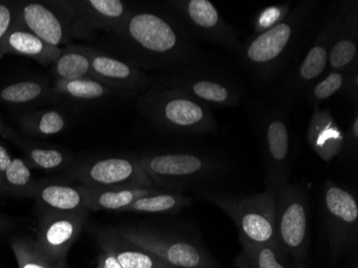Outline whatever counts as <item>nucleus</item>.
I'll use <instances>...</instances> for the list:
<instances>
[{
	"mask_svg": "<svg viewBox=\"0 0 358 268\" xmlns=\"http://www.w3.org/2000/svg\"><path fill=\"white\" fill-rule=\"evenodd\" d=\"M110 36L113 54L148 73L188 71L204 57L196 39L164 3H131L124 23Z\"/></svg>",
	"mask_w": 358,
	"mask_h": 268,
	"instance_id": "1",
	"label": "nucleus"
},
{
	"mask_svg": "<svg viewBox=\"0 0 358 268\" xmlns=\"http://www.w3.org/2000/svg\"><path fill=\"white\" fill-rule=\"evenodd\" d=\"M322 17L320 1L301 0L293 5L285 21L239 43L235 54L249 73L271 82L280 78L310 45V38L317 34Z\"/></svg>",
	"mask_w": 358,
	"mask_h": 268,
	"instance_id": "2",
	"label": "nucleus"
},
{
	"mask_svg": "<svg viewBox=\"0 0 358 268\" xmlns=\"http://www.w3.org/2000/svg\"><path fill=\"white\" fill-rule=\"evenodd\" d=\"M138 110L161 130L180 136L217 131L210 106L175 88L152 87L138 97Z\"/></svg>",
	"mask_w": 358,
	"mask_h": 268,
	"instance_id": "3",
	"label": "nucleus"
},
{
	"mask_svg": "<svg viewBox=\"0 0 358 268\" xmlns=\"http://www.w3.org/2000/svg\"><path fill=\"white\" fill-rule=\"evenodd\" d=\"M209 201L222 209L238 229L241 246H271L282 253L275 231V190L266 186L253 197H227L208 193Z\"/></svg>",
	"mask_w": 358,
	"mask_h": 268,
	"instance_id": "4",
	"label": "nucleus"
},
{
	"mask_svg": "<svg viewBox=\"0 0 358 268\" xmlns=\"http://www.w3.org/2000/svg\"><path fill=\"white\" fill-rule=\"evenodd\" d=\"M251 120L259 139L266 170V186L278 189L287 183L292 164V138L283 108L255 104Z\"/></svg>",
	"mask_w": 358,
	"mask_h": 268,
	"instance_id": "5",
	"label": "nucleus"
},
{
	"mask_svg": "<svg viewBox=\"0 0 358 268\" xmlns=\"http://www.w3.org/2000/svg\"><path fill=\"white\" fill-rule=\"evenodd\" d=\"M275 231L283 255L301 258L310 241V205L303 185L285 183L275 189Z\"/></svg>",
	"mask_w": 358,
	"mask_h": 268,
	"instance_id": "6",
	"label": "nucleus"
},
{
	"mask_svg": "<svg viewBox=\"0 0 358 268\" xmlns=\"http://www.w3.org/2000/svg\"><path fill=\"white\" fill-rule=\"evenodd\" d=\"M338 22L339 10L336 1L329 6V11L323 13L317 34L301 64L287 74L282 83L279 94L285 104L295 101L327 72Z\"/></svg>",
	"mask_w": 358,
	"mask_h": 268,
	"instance_id": "7",
	"label": "nucleus"
},
{
	"mask_svg": "<svg viewBox=\"0 0 358 268\" xmlns=\"http://www.w3.org/2000/svg\"><path fill=\"white\" fill-rule=\"evenodd\" d=\"M64 175L94 188H152L148 175L132 157H106L72 164Z\"/></svg>",
	"mask_w": 358,
	"mask_h": 268,
	"instance_id": "8",
	"label": "nucleus"
},
{
	"mask_svg": "<svg viewBox=\"0 0 358 268\" xmlns=\"http://www.w3.org/2000/svg\"><path fill=\"white\" fill-rule=\"evenodd\" d=\"M323 220L334 255L345 253L357 246L358 202L352 191L327 181L322 195Z\"/></svg>",
	"mask_w": 358,
	"mask_h": 268,
	"instance_id": "9",
	"label": "nucleus"
},
{
	"mask_svg": "<svg viewBox=\"0 0 358 268\" xmlns=\"http://www.w3.org/2000/svg\"><path fill=\"white\" fill-rule=\"evenodd\" d=\"M138 163L155 187L182 188L216 172L215 161L189 153H164L138 157Z\"/></svg>",
	"mask_w": 358,
	"mask_h": 268,
	"instance_id": "10",
	"label": "nucleus"
},
{
	"mask_svg": "<svg viewBox=\"0 0 358 268\" xmlns=\"http://www.w3.org/2000/svg\"><path fill=\"white\" fill-rule=\"evenodd\" d=\"M154 87L182 90L210 108H235L243 94L241 86L229 76L199 71L196 68L158 78Z\"/></svg>",
	"mask_w": 358,
	"mask_h": 268,
	"instance_id": "11",
	"label": "nucleus"
},
{
	"mask_svg": "<svg viewBox=\"0 0 358 268\" xmlns=\"http://www.w3.org/2000/svg\"><path fill=\"white\" fill-rule=\"evenodd\" d=\"M116 233L122 239L170 264L175 268H208L210 260L195 244L180 237L160 232L138 227H117Z\"/></svg>",
	"mask_w": 358,
	"mask_h": 268,
	"instance_id": "12",
	"label": "nucleus"
},
{
	"mask_svg": "<svg viewBox=\"0 0 358 268\" xmlns=\"http://www.w3.org/2000/svg\"><path fill=\"white\" fill-rule=\"evenodd\" d=\"M195 39L206 40L234 51L239 39L232 26L209 0H171L164 1Z\"/></svg>",
	"mask_w": 358,
	"mask_h": 268,
	"instance_id": "13",
	"label": "nucleus"
},
{
	"mask_svg": "<svg viewBox=\"0 0 358 268\" xmlns=\"http://www.w3.org/2000/svg\"><path fill=\"white\" fill-rule=\"evenodd\" d=\"M36 243L56 268H66L68 253L83 229L88 211H38Z\"/></svg>",
	"mask_w": 358,
	"mask_h": 268,
	"instance_id": "14",
	"label": "nucleus"
},
{
	"mask_svg": "<svg viewBox=\"0 0 358 268\" xmlns=\"http://www.w3.org/2000/svg\"><path fill=\"white\" fill-rule=\"evenodd\" d=\"M72 19L74 39H92L102 30L113 35L124 23L131 3L122 0H62Z\"/></svg>",
	"mask_w": 358,
	"mask_h": 268,
	"instance_id": "15",
	"label": "nucleus"
},
{
	"mask_svg": "<svg viewBox=\"0 0 358 268\" xmlns=\"http://www.w3.org/2000/svg\"><path fill=\"white\" fill-rule=\"evenodd\" d=\"M90 54V76L117 92L120 97L138 98L156 84L157 76L138 69L115 54L92 46Z\"/></svg>",
	"mask_w": 358,
	"mask_h": 268,
	"instance_id": "16",
	"label": "nucleus"
},
{
	"mask_svg": "<svg viewBox=\"0 0 358 268\" xmlns=\"http://www.w3.org/2000/svg\"><path fill=\"white\" fill-rule=\"evenodd\" d=\"M19 22L50 45L60 48L74 39L72 19L62 1H20Z\"/></svg>",
	"mask_w": 358,
	"mask_h": 268,
	"instance_id": "17",
	"label": "nucleus"
},
{
	"mask_svg": "<svg viewBox=\"0 0 358 268\" xmlns=\"http://www.w3.org/2000/svg\"><path fill=\"white\" fill-rule=\"evenodd\" d=\"M339 22L325 74L348 71L358 64V1H337Z\"/></svg>",
	"mask_w": 358,
	"mask_h": 268,
	"instance_id": "18",
	"label": "nucleus"
},
{
	"mask_svg": "<svg viewBox=\"0 0 358 268\" xmlns=\"http://www.w3.org/2000/svg\"><path fill=\"white\" fill-rule=\"evenodd\" d=\"M307 141L313 152L325 162H331L343 153L345 132L329 108H313V115L308 125Z\"/></svg>",
	"mask_w": 358,
	"mask_h": 268,
	"instance_id": "19",
	"label": "nucleus"
},
{
	"mask_svg": "<svg viewBox=\"0 0 358 268\" xmlns=\"http://www.w3.org/2000/svg\"><path fill=\"white\" fill-rule=\"evenodd\" d=\"M36 201L38 211L57 213H84L85 199L80 188L59 179L41 178L36 181Z\"/></svg>",
	"mask_w": 358,
	"mask_h": 268,
	"instance_id": "20",
	"label": "nucleus"
},
{
	"mask_svg": "<svg viewBox=\"0 0 358 268\" xmlns=\"http://www.w3.org/2000/svg\"><path fill=\"white\" fill-rule=\"evenodd\" d=\"M62 48H55L44 42L26 29L21 23L16 24L0 44V58L3 56H24L37 60L44 66L53 64L59 57Z\"/></svg>",
	"mask_w": 358,
	"mask_h": 268,
	"instance_id": "21",
	"label": "nucleus"
},
{
	"mask_svg": "<svg viewBox=\"0 0 358 268\" xmlns=\"http://www.w3.org/2000/svg\"><path fill=\"white\" fill-rule=\"evenodd\" d=\"M85 199L86 209L92 211H122L136 199L161 192L152 188H94L78 185Z\"/></svg>",
	"mask_w": 358,
	"mask_h": 268,
	"instance_id": "22",
	"label": "nucleus"
},
{
	"mask_svg": "<svg viewBox=\"0 0 358 268\" xmlns=\"http://www.w3.org/2000/svg\"><path fill=\"white\" fill-rule=\"evenodd\" d=\"M53 101L50 80L34 76L8 83L0 87V102L14 108H27Z\"/></svg>",
	"mask_w": 358,
	"mask_h": 268,
	"instance_id": "23",
	"label": "nucleus"
},
{
	"mask_svg": "<svg viewBox=\"0 0 358 268\" xmlns=\"http://www.w3.org/2000/svg\"><path fill=\"white\" fill-rule=\"evenodd\" d=\"M100 245L115 255L124 268H175L148 250L122 239L114 229L100 235Z\"/></svg>",
	"mask_w": 358,
	"mask_h": 268,
	"instance_id": "24",
	"label": "nucleus"
},
{
	"mask_svg": "<svg viewBox=\"0 0 358 268\" xmlns=\"http://www.w3.org/2000/svg\"><path fill=\"white\" fill-rule=\"evenodd\" d=\"M16 146L24 154V160L31 170L57 172L67 170L73 164V157L69 152L56 145L21 138Z\"/></svg>",
	"mask_w": 358,
	"mask_h": 268,
	"instance_id": "25",
	"label": "nucleus"
},
{
	"mask_svg": "<svg viewBox=\"0 0 358 268\" xmlns=\"http://www.w3.org/2000/svg\"><path fill=\"white\" fill-rule=\"evenodd\" d=\"M68 115L60 108L29 111L20 117L22 130L34 138H51L64 132L69 127Z\"/></svg>",
	"mask_w": 358,
	"mask_h": 268,
	"instance_id": "26",
	"label": "nucleus"
},
{
	"mask_svg": "<svg viewBox=\"0 0 358 268\" xmlns=\"http://www.w3.org/2000/svg\"><path fill=\"white\" fill-rule=\"evenodd\" d=\"M52 90L53 100L64 98L74 102L99 101L108 97L120 96L90 76L76 80H54Z\"/></svg>",
	"mask_w": 358,
	"mask_h": 268,
	"instance_id": "27",
	"label": "nucleus"
},
{
	"mask_svg": "<svg viewBox=\"0 0 358 268\" xmlns=\"http://www.w3.org/2000/svg\"><path fill=\"white\" fill-rule=\"evenodd\" d=\"M92 46L68 44L52 66L55 80H70L90 76Z\"/></svg>",
	"mask_w": 358,
	"mask_h": 268,
	"instance_id": "28",
	"label": "nucleus"
},
{
	"mask_svg": "<svg viewBox=\"0 0 358 268\" xmlns=\"http://www.w3.org/2000/svg\"><path fill=\"white\" fill-rule=\"evenodd\" d=\"M36 181L24 158L13 157L0 179V195L20 199H35Z\"/></svg>",
	"mask_w": 358,
	"mask_h": 268,
	"instance_id": "29",
	"label": "nucleus"
},
{
	"mask_svg": "<svg viewBox=\"0 0 358 268\" xmlns=\"http://www.w3.org/2000/svg\"><path fill=\"white\" fill-rule=\"evenodd\" d=\"M191 204L190 197L178 192L161 191L134 201L122 213H171Z\"/></svg>",
	"mask_w": 358,
	"mask_h": 268,
	"instance_id": "30",
	"label": "nucleus"
},
{
	"mask_svg": "<svg viewBox=\"0 0 358 268\" xmlns=\"http://www.w3.org/2000/svg\"><path fill=\"white\" fill-rule=\"evenodd\" d=\"M10 246L19 268H56L40 249L35 239L13 237Z\"/></svg>",
	"mask_w": 358,
	"mask_h": 268,
	"instance_id": "31",
	"label": "nucleus"
},
{
	"mask_svg": "<svg viewBox=\"0 0 358 268\" xmlns=\"http://www.w3.org/2000/svg\"><path fill=\"white\" fill-rule=\"evenodd\" d=\"M237 259L239 268H285L280 263L282 253L271 246H243Z\"/></svg>",
	"mask_w": 358,
	"mask_h": 268,
	"instance_id": "32",
	"label": "nucleus"
},
{
	"mask_svg": "<svg viewBox=\"0 0 358 268\" xmlns=\"http://www.w3.org/2000/svg\"><path fill=\"white\" fill-rule=\"evenodd\" d=\"M349 71V70H348ZM348 71H331L324 74L323 78L317 80L315 84L306 90L308 102L313 108H319L322 102L335 96L338 92H343L347 80Z\"/></svg>",
	"mask_w": 358,
	"mask_h": 268,
	"instance_id": "33",
	"label": "nucleus"
},
{
	"mask_svg": "<svg viewBox=\"0 0 358 268\" xmlns=\"http://www.w3.org/2000/svg\"><path fill=\"white\" fill-rule=\"evenodd\" d=\"M293 8V3H275L266 6L255 13L252 21L253 32L250 37L262 35L267 30L279 25L287 19Z\"/></svg>",
	"mask_w": 358,
	"mask_h": 268,
	"instance_id": "34",
	"label": "nucleus"
},
{
	"mask_svg": "<svg viewBox=\"0 0 358 268\" xmlns=\"http://www.w3.org/2000/svg\"><path fill=\"white\" fill-rule=\"evenodd\" d=\"M20 1H0V44L19 23Z\"/></svg>",
	"mask_w": 358,
	"mask_h": 268,
	"instance_id": "35",
	"label": "nucleus"
},
{
	"mask_svg": "<svg viewBox=\"0 0 358 268\" xmlns=\"http://www.w3.org/2000/svg\"><path fill=\"white\" fill-rule=\"evenodd\" d=\"M343 153L355 157L358 154V106H355V112L352 116L351 124L347 132H345Z\"/></svg>",
	"mask_w": 358,
	"mask_h": 268,
	"instance_id": "36",
	"label": "nucleus"
},
{
	"mask_svg": "<svg viewBox=\"0 0 358 268\" xmlns=\"http://www.w3.org/2000/svg\"><path fill=\"white\" fill-rule=\"evenodd\" d=\"M343 92L355 104V106H358V64L348 71Z\"/></svg>",
	"mask_w": 358,
	"mask_h": 268,
	"instance_id": "37",
	"label": "nucleus"
},
{
	"mask_svg": "<svg viewBox=\"0 0 358 268\" xmlns=\"http://www.w3.org/2000/svg\"><path fill=\"white\" fill-rule=\"evenodd\" d=\"M98 267L96 268H124L120 263L115 255L110 253L108 250L102 249V253L98 259Z\"/></svg>",
	"mask_w": 358,
	"mask_h": 268,
	"instance_id": "38",
	"label": "nucleus"
},
{
	"mask_svg": "<svg viewBox=\"0 0 358 268\" xmlns=\"http://www.w3.org/2000/svg\"><path fill=\"white\" fill-rule=\"evenodd\" d=\"M12 159H13V157L10 154L7 147L0 142V179H1L8 167H9Z\"/></svg>",
	"mask_w": 358,
	"mask_h": 268,
	"instance_id": "39",
	"label": "nucleus"
},
{
	"mask_svg": "<svg viewBox=\"0 0 358 268\" xmlns=\"http://www.w3.org/2000/svg\"><path fill=\"white\" fill-rule=\"evenodd\" d=\"M0 136L7 139V140H9L10 142L14 143V144L19 142L20 139L22 138L19 133L16 132L15 130H13L11 127L6 125L5 122L1 120V118H0Z\"/></svg>",
	"mask_w": 358,
	"mask_h": 268,
	"instance_id": "40",
	"label": "nucleus"
},
{
	"mask_svg": "<svg viewBox=\"0 0 358 268\" xmlns=\"http://www.w3.org/2000/svg\"><path fill=\"white\" fill-rule=\"evenodd\" d=\"M11 227V223L7 217L0 215V233L7 231Z\"/></svg>",
	"mask_w": 358,
	"mask_h": 268,
	"instance_id": "41",
	"label": "nucleus"
},
{
	"mask_svg": "<svg viewBox=\"0 0 358 268\" xmlns=\"http://www.w3.org/2000/svg\"><path fill=\"white\" fill-rule=\"evenodd\" d=\"M0 268H1V267H0Z\"/></svg>",
	"mask_w": 358,
	"mask_h": 268,
	"instance_id": "42",
	"label": "nucleus"
}]
</instances>
